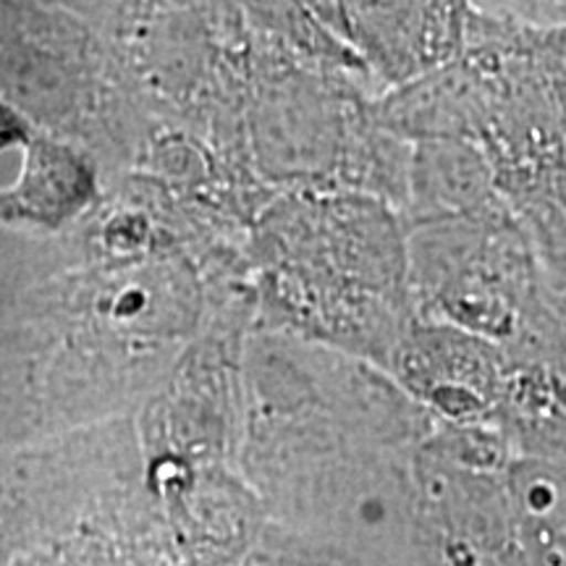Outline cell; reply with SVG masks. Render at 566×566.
Masks as SVG:
<instances>
[{
    "label": "cell",
    "mask_w": 566,
    "mask_h": 566,
    "mask_svg": "<svg viewBox=\"0 0 566 566\" xmlns=\"http://www.w3.org/2000/svg\"><path fill=\"white\" fill-rule=\"evenodd\" d=\"M499 346L446 323L417 325L399 344L401 380L451 420L495 415L509 375Z\"/></svg>",
    "instance_id": "cell-1"
},
{
    "label": "cell",
    "mask_w": 566,
    "mask_h": 566,
    "mask_svg": "<svg viewBox=\"0 0 566 566\" xmlns=\"http://www.w3.org/2000/svg\"><path fill=\"white\" fill-rule=\"evenodd\" d=\"M338 19L394 80L438 66L459 45L454 6H342Z\"/></svg>",
    "instance_id": "cell-2"
},
{
    "label": "cell",
    "mask_w": 566,
    "mask_h": 566,
    "mask_svg": "<svg viewBox=\"0 0 566 566\" xmlns=\"http://www.w3.org/2000/svg\"><path fill=\"white\" fill-rule=\"evenodd\" d=\"M506 493L520 566H566V454L512 459Z\"/></svg>",
    "instance_id": "cell-3"
}]
</instances>
